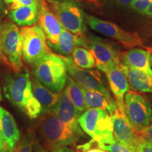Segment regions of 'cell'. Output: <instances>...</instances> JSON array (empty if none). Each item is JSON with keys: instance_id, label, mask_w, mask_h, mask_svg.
Wrapping results in <instances>:
<instances>
[{"instance_id": "cb8c5ba5", "label": "cell", "mask_w": 152, "mask_h": 152, "mask_svg": "<svg viewBox=\"0 0 152 152\" xmlns=\"http://www.w3.org/2000/svg\"><path fill=\"white\" fill-rule=\"evenodd\" d=\"M72 58L76 66L83 69H92L96 66L92 54L85 47H76L72 53Z\"/></svg>"}, {"instance_id": "74e56055", "label": "cell", "mask_w": 152, "mask_h": 152, "mask_svg": "<svg viewBox=\"0 0 152 152\" xmlns=\"http://www.w3.org/2000/svg\"><path fill=\"white\" fill-rule=\"evenodd\" d=\"M4 5L3 0H0V16L4 13Z\"/></svg>"}, {"instance_id": "9c48e42d", "label": "cell", "mask_w": 152, "mask_h": 152, "mask_svg": "<svg viewBox=\"0 0 152 152\" xmlns=\"http://www.w3.org/2000/svg\"><path fill=\"white\" fill-rule=\"evenodd\" d=\"M61 56L69 75L81 87L111 96L103 75L98 70L83 69L75 65L71 57Z\"/></svg>"}, {"instance_id": "2e32d148", "label": "cell", "mask_w": 152, "mask_h": 152, "mask_svg": "<svg viewBox=\"0 0 152 152\" xmlns=\"http://www.w3.org/2000/svg\"><path fill=\"white\" fill-rule=\"evenodd\" d=\"M49 48L63 56L72 54L76 47H82L87 49V37L75 35L63 28L58 41L56 44H47Z\"/></svg>"}, {"instance_id": "ffe728a7", "label": "cell", "mask_w": 152, "mask_h": 152, "mask_svg": "<svg viewBox=\"0 0 152 152\" xmlns=\"http://www.w3.org/2000/svg\"><path fill=\"white\" fill-rule=\"evenodd\" d=\"M151 54L148 50L132 48L123 54V64L131 68L145 72H152L151 68Z\"/></svg>"}, {"instance_id": "83f0119b", "label": "cell", "mask_w": 152, "mask_h": 152, "mask_svg": "<svg viewBox=\"0 0 152 152\" xmlns=\"http://www.w3.org/2000/svg\"><path fill=\"white\" fill-rule=\"evenodd\" d=\"M137 152H152V144L143 137L141 134H137L136 140Z\"/></svg>"}, {"instance_id": "60d3db41", "label": "cell", "mask_w": 152, "mask_h": 152, "mask_svg": "<svg viewBox=\"0 0 152 152\" xmlns=\"http://www.w3.org/2000/svg\"><path fill=\"white\" fill-rule=\"evenodd\" d=\"M151 64L152 65V55H151Z\"/></svg>"}, {"instance_id": "ac0fdd59", "label": "cell", "mask_w": 152, "mask_h": 152, "mask_svg": "<svg viewBox=\"0 0 152 152\" xmlns=\"http://www.w3.org/2000/svg\"><path fill=\"white\" fill-rule=\"evenodd\" d=\"M31 84L33 95L41 104L42 113L50 114L59 99L61 93L50 90L33 75L31 77Z\"/></svg>"}, {"instance_id": "1f68e13d", "label": "cell", "mask_w": 152, "mask_h": 152, "mask_svg": "<svg viewBox=\"0 0 152 152\" xmlns=\"http://www.w3.org/2000/svg\"><path fill=\"white\" fill-rule=\"evenodd\" d=\"M52 152H74L73 150L68 148L67 147H58L55 148V149H52Z\"/></svg>"}, {"instance_id": "7402d4cb", "label": "cell", "mask_w": 152, "mask_h": 152, "mask_svg": "<svg viewBox=\"0 0 152 152\" xmlns=\"http://www.w3.org/2000/svg\"><path fill=\"white\" fill-rule=\"evenodd\" d=\"M9 18L19 27H28L35 25L39 19V7H20L11 9Z\"/></svg>"}, {"instance_id": "b9f144b4", "label": "cell", "mask_w": 152, "mask_h": 152, "mask_svg": "<svg viewBox=\"0 0 152 152\" xmlns=\"http://www.w3.org/2000/svg\"><path fill=\"white\" fill-rule=\"evenodd\" d=\"M151 123H152V118H151Z\"/></svg>"}, {"instance_id": "4316f807", "label": "cell", "mask_w": 152, "mask_h": 152, "mask_svg": "<svg viewBox=\"0 0 152 152\" xmlns=\"http://www.w3.org/2000/svg\"><path fill=\"white\" fill-rule=\"evenodd\" d=\"M152 0H134L129 5V7L140 14H144L149 8Z\"/></svg>"}, {"instance_id": "603a6c76", "label": "cell", "mask_w": 152, "mask_h": 152, "mask_svg": "<svg viewBox=\"0 0 152 152\" xmlns=\"http://www.w3.org/2000/svg\"><path fill=\"white\" fill-rule=\"evenodd\" d=\"M64 91L80 113L82 114L86 111L87 109L83 88L70 75H68Z\"/></svg>"}, {"instance_id": "7a4b0ae2", "label": "cell", "mask_w": 152, "mask_h": 152, "mask_svg": "<svg viewBox=\"0 0 152 152\" xmlns=\"http://www.w3.org/2000/svg\"><path fill=\"white\" fill-rule=\"evenodd\" d=\"M42 133L51 149L75 146L80 139L85 137L84 131L82 130L79 123H66L52 114H48L43 121Z\"/></svg>"}, {"instance_id": "7c38bea8", "label": "cell", "mask_w": 152, "mask_h": 152, "mask_svg": "<svg viewBox=\"0 0 152 152\" xmlns=\"http://www.w3.org/2000/svg\"><path fill=\"white\" fill-rule=\"evenodd\" d=\"M113 122V133L115 142L129 148L132 152H137L136 140L137 133L135 132L125 111L118 109L111 114Z\"/></svg>"}, {"instance_id": "f1b7e54d", "label": "cell", "mask_w": 152, "mask_h": 152, "mask_svg": "<svg viewBox=\"0 0 152 152\" xmlns=\"http://www.w3.org/2000/svg\"><path fill=\"white\" fill-rule=\"evenodd\" d=\"M42 0H11V9L20 7H39Z\"/></svg>"}, {"instance_id": "30bf717a", "label": "cell", "mask_w": 152, "mask_h": 152, "mask_svg": "<svg viewBox=\"0 0 152 152\" xmlns=\"http://www.w3.org/2000/svg\"><path fill=\"white\" fill-rule=\"evenodd\" d=\"M87 41V49L94 56L98 70L106 73L121 64V56L110 43L93 35H89Z\"/></svg>"}, {"instance_id": "d6986e66", "label": "cell", "mask_w": 152, "mask_h": 152, "mask_svg": "<svg viewBox=\"0 0 152 152\" xmlns=\"http://www.w3.org/2000/svg\"><path fill=\"white\" fill-rule=\"evenodd\" d=\"M50 114L55 115L63 122L69 124L78 123L77 120L81 115L64 91L61 93L59 99Z\"/></svg>"}, {"instance_id": "d590c367", "label": "cell", "mask_w": 152, "mask_h": 152, "mask_svg": "<svg viewBox=\"0 0 152 152\" xmlns=\"http://www.w3.org/2000/svg\"><path fill=\"white\" fill-rule=\"evenodd\" d=\"M144 15H146V16H148L149 17H151L152 18V3L151 6L149 7V8L147 9V11L144 13Z\"/></svg>"}, {"instance_id": "8d00e7d4", "label": "cell", "mask_w": 152, "mask_h": 152, "mask_svg": "<svg viewBox=\"0 0 152 152\" xmlns=\"http://www.w3.org/2000/svg\"><path fill=\"white\" fill-rule=\"evenodd\" d=\"M1 24L0 25V64L3 62V58H2V54H1Z\"/></svg>"}, {"instance_id": "ba28073f", "label": "cell", "mask_w": 152, "mask_h": 152, "mask_svg": "<svg viewBox=\"0 0 152 152\" xmlns=\"http://www.w3.org/2000/svg\"><path fill=\"white\" fill-rule=\"evenodd\" d=\"M22 37V57L28 65H33L49 53L47 37L39 24L20 28Z\"/></svg>"}, {"instance_id": "52a82bcc", "label": "cell", "mask_w": 152, "mask_h": 152, "mask_svg": "<svg viewBox=\"0 0 152 152\" xmlns=\"http://www.w3.org/2000/svg\"><path fill=\"white\" fill-rule=\"evenodd\" d=\"M124 111L137 134L151 124L152 105L145 95L129 90L124 97Z\"/></svg>"}, {"instance_id": "8992f818", "label": "cell", "mask_w": 152, "mask_h": 152, "mask_svg": "<svg viewBox=\"0 0 152 152\" xmlns=\"http://www.w3.org/2000/svg\"><path fill=\"white\" fill-rule=\"evenodd\" d=\"M1 50L3 62L13 71L23 69L22 37L20 28L13 22L1 24Z\"/></svg>"}, {"instance_id": "5bb4252c", "label": "cell", "mask_w": 152, "mask_h": 152, "mask_svg": "<svg viewBox=\"0 0 152 152\" xmlns=\"http://www.w3.org/2000/svg\"><path fill=\"white\" fill-rule=\"evenodd\" d=\"M0 132L7 152L14 151L20 140V132L14 116L1 106H0Z\"/></svg>"}, {"instance_id": "3957f363", "label": "cell", "mask_w": 152, "mask_h": 152, "mask_svg": "<svg viewBox=\"0 0 152 152\" xmlns=\"http://www.w3.org/2000/svg\"><path fill=\"white\" fill-rule=\"evenodd\" d=\"M2 88L5 97L23 113L27 106L36 99L32 90L30 72L26 68L4 74Z\"/></svg>"}, {"instance_id": "4dcf8cb0", "label": "cell", "mask_w": 152, "mask_h": 152, "mask_svg": "<svg viewBox=\"0 0 152 152\" xmlns=\"http://www.w3.org/2000/svg\"><path fill=\"white\" fill-rule=\"evenodd\" d=\"M140 134H141L143 137L152 144V123L149 126L144 129L143 131H142Z\"/></svg>"}, {"instance_id": "e0dca14e", "label": "cell", "mask_w": 152, "mask_h": 152, "mask_svg": "<svg viewBox=\"0 0 152 152\" xmlns=\"http://www.w3.org/2000/svg\"><path fill=\"white\" fill-rule=\"evenodd\" d=\"M120 68L126 76L130 87L137 92L152 93V72H145L131 68L123 63Z\"/></svg>"}, {"instance_id": "9a60e30c", "label": "cell", "mask_w": 152, "mask_h": 152, "mask_svg": "<svg viewBox=\"0 0 152 152\" xmlns=\"http://www.w3.org/2000/svg\"><path fill=\"white\" fill-rule=\"evenodd\" d=\"M110 90L113 93L118 107L124 111L125 95L130 90L126 76L119 66L111 68L105 73Z\"/></svg>"}, {"instance_id": "4fadbf2b", "label": "cell", "mask_w": 152, "mask_h": 152, "mask_svg": "<svg viewBox=\"0 0 152 152\" xmlns=\"http://www.w3.org/2000/svg\"><path fill=\"white\" fill-rule=\"evenodd\" d=\"M39 25L47 37V44H56L63 27L56 16L49 11L44 1L39 7Z\"/></svg>"}, {"instance_id": "ab89813d", "label": "cell", "mask_w": 152, "mask_h": 152, "mask_svg": "<svg viewBox=\"0 0 152 152\" xmlns=\"http://www.w3.org/2000/svg\"><path fill=\"white\" fill-rule=\"evenodd\" d=\"M2 100V94H1V85H0V101Z\"/></svg>"}, {"instance_id": "5b68a950", "label": "cell", "mask_w": 152, "mask_h": 152, "mask_svg": "<svg viewBox=\"0 0 152 152\" xmlns=\"http://www.w3.org/2000/svg\"><path fill=\"white\" fill-rule=\"evenodd\" d=\"M63 28L80 36L86 33L85 14L75 0H48Z\"/></svg>"}, {"instance_id": "44dd1931", "label": "cell", "mask_w": 152, "mask_h": 152, "mask_svg": "<svg viewBox=\"0 0 152 152\" xmlns=\"http://www.w3.org/2000/svg\"><path fill=\"white\" fill-rule=\"evenodd\" d=\"M83 88V87H82ZM87 109H102L111 114L118 109L116 102L111 96L102 94L96 91L83 88Z\"/></svg>"}, {"instance_id": "d6a6232c", "label": "cell", "mask_w": 152, "mask_h": 152, "mask_svg": "<svg viewBox=\"0 0 152 152\" xmlns=\"http://www.w3.org/2000/svg\"><path fill=\"white\" fill-rule=\"evenodd\" d=\"M33 152H47V151L40 144L38 143V142H36V143L34 144Z\"/></svg>"}, {"instance_id": "8fae6325", "label": "cell", "mask_w": 152, "mask_h": 152, "mask_svg": "<svg viewBox=\"0 0 152 152\" xmlns=\"http://www.w3.org/2000/svg\"><path fill=\"white\" fill-rule=\"evenodd\" d=\"M85 19L91 29L115 39L125 47L132 49L142 45L141 39L136 34L126 31L113 23L86 14Z\"/></svg>"}, {"instance_id": "d4e9b609", "label": "cell", "mask_w": 152, "mask_h": 152, "mask_svg": "<svg viewBox=\"0 0 152 152\" xmlns=\"http://www.w3.org/2000/svg\"><path fill=\"white\" fill-rule=\"evenodd\" d=\"M76 152H109L102 147V144L94 140H91L86 143L76 147Z\"/></svg>"}, {"instance_id": "6da1fadb", "label": "cell", "mask_w": 152, "mask_h": 152, "mask_svg": "<svg viewBox=\"0 0 152 152\" xmlns=\"http://www.w3.org/2000/svg\"><path fill=\"white\" fill-rule=\"evenodd\" d=\"M33 75L42 84L56 93H61L67 80V69L61 56L50 52L32 65Z\"/></svg>"}, {"instance_id": "484cf974", "label": "cell", "mask_w": 152, "mask_h": 152, "mask_svg": "<svg viewBox=\"0 0 152 152\" xmlns=\"http://www.w3.org/2000/svg\"><path fill=\"white\" fill-rule=\"evenodd\" d=\"M33 137L27 134L19 140L13 152H33Z\"/></svg>"}, {"instance_id": "277c9868", "label": "cell", "mask_w": 152, "mask_h": 152, "mask_svg": "<svg viewBox=\"0 0 152 152\" xmlns=\"http://www.w3.org/2000/svg\"><path fill=\"white\" fill-rule=\"evenodd\" d=\"M84 132L102 144L115 143L111 115L102 109H88L77 120Z\"/></svg>"}, {"instance_id": "836d02e7", "label": "cell", "mask_w": 152, "mask_h": 152, "mask_svg": "<svg viewBox=\"0 0 152 152\" xmlns=\"http://www.w3.org/2000/svg\"><path fill=\"white\" fill-rule=\"evenodd\" d=\"M113 2L118 4H121L122 6H128L130 4V3L132 1H134V0H112Z\"/></svg>"}, {"instance_id": "f35d334b", "label": "cell", "mask_w": 152, "mask_h": 152, "mask_svg": "<svg viewBox=\"0 0 152 152\" xmlns=\"http://www.w3.org/2000/svg\"><path fill=\"white\" fill-rule=\"evenodd\" d=\"M3 1L6 4H7L11 5V0H3Z\"/></svg>"}, {"instance_id": "f546056e", "label": "cell", "mask_w": 152, "mask_h": 152, "mask_svg": "<svg viewBox=\"0 0 152 152\" xmlns=\"http://www.w3.org/2000/svg\"><path fill=\"white\" fill-rule=\"evenodd\" d=\"M102 147L109 152H132L129 148L118 142L112 144H102Z\"/></svg>"}, {"instance_id": "e575fe53", "label": "cell", "mask_w": 152, "mask_h": 152, "mask_svg": "<svg viewBox=\"0 0 152 152\" xmlns=\"http://www.w3.org/2000/svg\"><path fill=\"white\" fill-rule=\"evenodd\" d=\"M0 152H7V147H6L1 132H0Z\"/></svg>"}]
</instances>
